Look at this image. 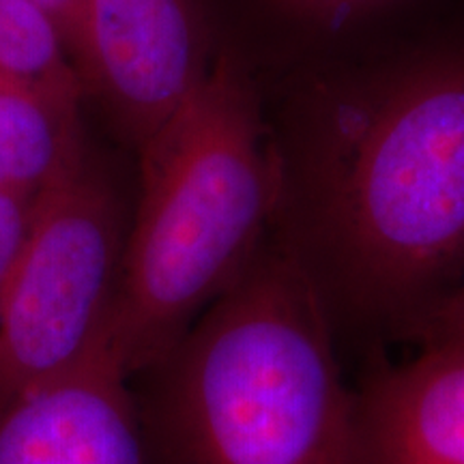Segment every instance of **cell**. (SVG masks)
I'll use <instances>...</instances> for the list:
<instances>
[{
	"label": "cell",
	"instance_id": "6da1fadb",
	"mask_svg": "<svg viewBox=\"0 0 464 464\" xmlns=\"http://www.w3.org/2000/svg\"><path fill=\"white\" fill-rule=\"evenodd\" d=\"M280 219L338 335H409L464 282V58L334 102Z\"/></svg>",
	"mask_w": 464,
	"mask_h": 464
},
{
	"label": "cell",
	"instance_id": "7a4b0ae2",
	"mask_svg": "<svg viewBox=\"0 0 464 464\" xmlns=\"http://www.w3.org/2000/svg\"><path fill=\"white\" fill-rule=\"evenodd\" d=\"M144 374L158 464H355L338 332L284 232Z\"/></svg>",
	"mask_w": 464,
	"mask_h": 464
},
{
	"label": "cell",
	"instance_id": "3957f363",
	"mask_svg": "<svg viewBox=\"0 0 464 464\" xmlns=\"http://www.w3.org/2000/svg\"><path fill=\"white\" fill-rule=\"evenodd\" d=\"M140 160L110 327V348L131 379L149 372L252 263L286 189L252 80L228 54L140 144Z\"/></svg>",
	"mask_w": 464,
	"mask_h": 464
},
{
	"label": "cell",
	"instance_id": "277c9868",
	"mask_svg": "<svg viewBox=\"0 0 464 464\" xmlns=\"http://www.w3.org/2000/svg\"><path fill=\"white\" fill-rule=\"evenodd\" d=\"M127 226L82 161L37 208L0 301V402L73 370L110 338Z\"/></svg>",
	"mask_w": 464,
	"mask_h": 464
},
{
	"label": "cell",
	"instance_id": "5b68a950",
	"mask_svg": "<svg viewBox=\"0 0 464 464\" xmlns=\"http://www.w3.org/2000/svg\"><path fill=\"white\" fill-rule=\"evenodd\" d=\"M73 63L138 147L211 67L196 0H82Z\"/></svg>",
	"mask_w": 464,
	"mask_h": 464
},
{
	"label": "cell",
	"instance_id": "8992f818",
	"mask_svg": "<svg viewBox=\"0 0 464 464\" xmlns=\"http://www.w3.org/2000/svg\"><path fill=\"white\" fill-rule=\"evenodd\" d=\"M110 338L69 372L0 402V464H158Z\"/></svg>",
	"mask_w": 464,
	"mask_h": 464
},
{
	"label": "cell",
	"instance_id": "52a82bcc",
	"mask_svg": "<svg viewBox=\"0 0 464 464\" xmlns=\"http://www.w3.org/2000/svg\"><path fill=\"white\" fill-rule=\"evenodd\" d=\"M355 464H464V342L420 344L363 381Z\"/></svg>",
	"mask_w": 464,
	"mask_h": 464
},
{
	"label": "cell",
	"instance_id": "ba28073f",
	"mask_svg": "<svg viewBox=\"0 0 464 464\" xmlns=\"http://www.w3.org/2000/svg\"><path fill=\"white\" fill-rule=\"evenodd\" d=\"M78 106L0 75V191L42 196L82 164Z\"/></svg>",
	"mask_w": 464,
	"mask_h": 464
},
{
	"label": "cell",
	"instance_id": "9c48e42d",
	"mask_svg": "<svg viewBox=\"0 0 464 464\" xmlns=\"http://www.w3.org/2000/svg\"><path fill=\"white\" fill-rule=\"evenodd\" d=\"M0 75L73 102L84 95L61 28L34 0H0Z\"/></svg>",
	"mask_w": 464,
	"mask_h": 464
},
{
	"label": "cell",
	"instance_id": "30bf717a",
	"mask_svg": "<svg viewBox=\"0 0 464 464\" xmlns=\"http://www.w3.org/2000/svg\"><path fill=\"white\" fill-rule=\"evenodd\" d=\"M39 196L0 191V301L14 271L17 254L31 228Z\"/></svg>",
	"mask_w": 464,
	"mask_h": 464
},
{
	"label": "cell",
	"instance_id": "8fae6325",
	"mask_svg": "<svg viewBox=\"0 0 464 464\" xmlns=\"http://www.w3.org/2000/svg\"><path fill=\"white\" fill-rule=\"evenodd\" d=\"M406 338L417 342V346L430 342H464V282L432 305Z\"/></svg>",
	"mask_w": 464,
	"mask_h": 464
},
{
	"label": "cell",
	"instance_id": "7c38bea8",
	"mask_svg": "<svg viewBox=\"0 0 464 464\" xmlns=\"http://www.w3.org/2000/svg\"><path fill=\"white\" fill-rule=\"evenodd\" d=\"M290 7L301 14L314 17V20H342V17L359 14V11L372 9L385 0H286Z\"/></svg>",
	"mask_w": 464,
	"mask_h": 464
},
{
	"label": "cell",
	"instance_id": "4fadbf2b",
	"mask_svg": "<svg viewBox=\"0 0 464 464\" xmlns=\"http://www.w3.org/2000/svg\"><path fill=\"white\" fill-rule=\"evenodd\" d=\"M34 3L48 14L56 26L61 28L63 37L69 45L73 58L75 37H78V22H80V9H82V0H34Z\"/></svg>",
	"mask_w": 464,
	"mask_h": 464
}]
</instances>
